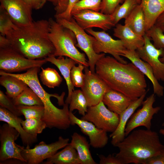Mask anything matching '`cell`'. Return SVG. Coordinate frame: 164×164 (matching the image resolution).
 Segmentation results:
<instances>
[{
  "label": "cell",
  "instance_id": "6da1fadb",
  "mask_svg": "<svg viewBox=\"0 0 164 164\" xmlns=\"http://www.w3.org/2000/svg\"><path fill=\"white\" fill-rule=\"evenodd\" d=\"M95 71L111 89L132 101L148 91L145 75L132 62L125 64L114 57L104 56L96 63Z\"/></svg>",
  "mask_w": 164,
  "mask_h": 164
},
{
  "label": "cell",
  "instance_id": "7a4b0ae2",
  "mask_svg": "<svg viewBox=\"0 0 164 164\" xmlns=\"http://www.w3.org/2000/svg\"><path fill=\"white\" fill-rule=\"evenodd\" d=\"M49 27L48 20L33 21L29 26H17L6 37L10 46L26 58L44 59L53 55L55 50L48 36Z\"/></svg>",
  "mask_w": 164,
  "mask_h": 164
},
{
  "label": "cell",
  "instance_id": "3957f363",
  "mask_svg": "<svg viewBox=\"0 0 164 164\" xmlns=\"http://www.w3.org/2000/svg\"><path fill=\"white\" fill-rule=\"evenodd\" d=\"M39 67H35L22 73L15 74L2 70L0 72L19 78L24 82L38 95L43 103L44 114L42 120L47 127L63 129L69 124L68 104L65 103V93L60 96L57 94H50L43 88L39 81L38 73Z\"/></svg>",
  "mask_w": 164,
  "mask_h": 164
},
{
  "label": "cell",
  "instance_id": "277c9868",
  "mask_svg": "<svg viewBox=\"0 0 164 164\" xmlns=\"http://www.w3.org/2000/svg\"><path fill=\"white\" fill-rule=\"evenodd\" d=\"M115 147L119 152L115 155L122 164H142L146 159L159 154L164 148L158 134L147 129L133 131Z\"/></svg>",
  "mask_w": 164,
  "mask_h": 164
},
{
  "label": "cell",
  "instance_id": "5b68a950",
  "mask_svg": "<svg viewBox=\"0 0 164 164\" xmlns=\"http://www.w3.org/2000/svg\"><path fill=\"white\" fill-rule=\"evenodd\" d=\"M48 21V36L55 49L53 56L67 57L73 59L77 64L88 67L85 54L80 52L76 48L77 40L74 32L52 18H50Z\"/></svg>",
  "mask_w": 164,
  "mask_h": 164
},
{
  "label": "cell",
  "instance_id": "8992f818",
  "mask_svg": "<svg viewBox=\"0 0 164 164\" xmlns=\"http://www.w3.org/2000/svg\"><path fill=\"white\" fill-rule=\"evenodd\" d=\"M56 21L64 27L72 30L74 33L77 40L76 47L83 51L88 59L89 69L93 72H95V65L101 58L105 56V53L97 54L94 51L93 47V36L87 34L73 18L70 20L56 18Z\"/></svg>",
  "mask_w": 164,
  "mask_h": 164
},
{
  "label": "cell",
  "instance_id": "52a82bcc",
  "mask_svg": "<svg viewBox=\"0 0 164 164\" xmlns=\"http://www.w3.org/2000/svg\"><path fill=\"white\" fill-rule=\"evenodd\" d=\"M47 62L45 58H27L10 46L0 48V69L6 72L20 71L35 67L40 68Z\"/></svg>",
  "mask_w": 164,
  "mask_h": 164
},
{
  "label": "cell",
  "instance_id": "ba28073f",
  "mask_svg": "<svg viewBox=\"0 0 164 164\" xmlns=\"http://www.w3.org/2000/svg\"><path fill=\"white\" fill-rule=\"evenodd\" d=\"M81 118L92 122L99 129L112 133L118 127L119 116L107 108L101 101L88 107L87 112Z\"/></svg>",
  "mask_w": 164,
  "mask_h": 164
},
{
  "label": "cell",
  "instance_id": "9c48e42d",
  "mask_svg": "<svg viewBox=\"0 0 164 164\" xmlns=\"http://www.w3.org/2000/svg\"><path fill=\"white\" fill-rule=\"evenodd\" d=\"M93 36V47L95 52L108 53L120 62L127 63V62L121 57L123 51L126 49L124 43L120 39H113L105 31H96L92 28L85 30Z\"/></svg>",
  "mask_w": 164,
  "mask_h": 164
},
{
  "label": "cell",
  "instance_id": "30bf717a",
  "mask_svg": "<svg viewBox=\"0 0 164 164\" xmlns=\"http://www.w3.org/2000/svg\"><path fill=\"white\" fill-rule=\"evenodd\" d=\"M69 139L59 137L57 141L49 144L41 141L32 149L23 146L21 154L26 163L38 164L51 157L69 143Z\"/></svg>",
  "mask_w": 164,
  "mask_h": 164
},
{
  "label": "cell",
  "instance_id": "8fae6325",
  "mask_svg": "<svg viewBox=\"0 0 164 164\" xmlns=\"http://www.w3.org/2000/svg\"><path fill=\"white\" fill-rule=\"evenodd\" d=\"M20 136L19 133L7 123L0 128V162L10 159H15L26 163L21 152L23 146L15 142Z\"/></svg>",
  "mask_w": 164,
  "mask_h": 164
},
{
  "label": "cell",
  "instance_id": "7c38bea8",
  "mask_svg": "<svg viewBox=\"0 0 164 164\" xmlns=\"http://www.w3.org/2000/svg\"><path fill=\"white\" fill-rule=\"evenodd\" d=\"M85 67V79L81 90L87 102L88 107L102 101L105 94L111 88L95 72Z\"/></svg>",
  "mask_w": 164,
  "mask_h": 164
},
{
  "label": "cell",
  "instance_id": "4fadbf2b",
  "mask_svg": "<svg viewBox=\"0 0 164 164\" xmlns=\"http://www.w3.org/2000/svg\"><path fill=\"white\" fill-rule=\"evenodd\" d=\"M155 100V96L153 94L143 101L142 108L132 114L127 124L125 129V137L138 127L142 126L147 129H151L153 116L160 110L159 107H153Z\"/></svg>",
  "mask_w": 164,
  "mask_h": 164
},
{
  "label": "cell",
  "instance_id": "5bb4252c",
  "mask_svg": "<svg viewBox=\"0 0 164 164\" xmlns=\"http://www.w3.org/2000/svg\"><path fill=\"white\" fill-rule=\"evenodd\" d=\"M143 37L144 45L136 52L141 59L151 67L156 79L158 80L164 81V63L159 60V57L164 54V49L156 48L146 34Z\"/></svg>",
  "mask_w": 164,
  "mask_h": 164
},
{
  "label": "cell",
  "instance_id": "9a60e30c",
  "mask_svg": "<svg viewBox=\"0 0 164 164\" xmlns=\"http://www.w3.org/2000/svg\"><path fill=\"white\" fill-rule=\"evenodd\" d=\"M77 24L83 29L97 27L106 31L115 26L111 15L89 9L84 10L72 15Z\"/></svg>",
  "mask_w": 164,
  "mask_h": 164
},
{
  "label": "cell",
  "instance_id": "2e32d148",
  "mask_svg": "<svg viewBox=\"0 0 164 164\" xmlns=\"http://www.w3.org/2000/svg\"><path fill=\"white\" fill-rule=\"evenodd\" d=\"M0 6L6 10L17 26H28L32 23V9L24 0H0Z\"/></svg>",
  "mask_w": 164,
  "mask_h": 164
},
{
  "label": "cell",
  "instance_id": "e0dca14e",
  "mask_svg": "<svg viewBox=\"0 0 164 164\" xmlns=\"http://www.w3.org/2000/svg\"><path fill=\"white\" fill-rule=\"evenodd\" d=\"M69 115L71 125H77L81 132L88 137L92 147L102 148L107 144L108 138L107 132L98 128L91 122L79 118L72 112L69 111Z\"/></svg>",
  "mask_w": 164,
  "mask_h": 164
},
{
  "label": "cell",
  "instance_id": "ac0fdd59",
  "mask_svg": "<svg viewBox=\"0 0 164 164\" xmlns=\"http://www.w3.org/2000/svg\"><path fill=\"white\" fill-rule=\"evenodd\" d=\"M121 56L129 59L144 75L151 81L153 87L154 94L159 97L163 96L164 87L161 85L155 78L151 67L146 62L143 60L138 56L136 51L125 49Z\"/></svg>",
  "mask_w": 164,
  "mask_h": 164
},
{
  "label": "cell",
  "instance_id": "d6986e66",
  "mask_svg": "<svg viewBox=\"0 0 164 164\" xmlns=\"http://www.w3.org/2000/svg\"><path fill=\"white\" fill-rule=\"evenodd\" d=\"M146 93L138 99L132 101L129 106L119 115V121L118 127L110 135V137L111 138V144L114 146L125 138V129L127 124L136 110L142 105Z\"/></svg>",
  "mask_w": 164,
  "mask_h": 164
},
{
  "label": "cell",
  "instance_id": "ffe728a7",
  "mask_svg": "<svg viewBox=\"0 0 164 164\" xmlns=\"http://www.w3.org/2000/svg\"><path fill=\"white\" fill-rule=\"evenodd\" d=\"M22 119L6 109L0 106V121L7 123L15 128L19 133L24 146L29 148L37 141V136L30 135L23 129L21 122Z\"/></svg>",
  "mask_w": 164,
  "mask_h": 164
},
{
  "label": "cell",
  "instance_id": "44dd1931",
  "mask_svg": "<svg viewBox=\"0 0 164 164\" xmlns=\"http://www.w3.org/2000/svg\"><path fill=\"white\" fill-rule=\"evenodd\" d=\"M113 32L114 36L124 43L127 50L136 51L144 45L143 37L138 35L125 25L117 23Z\"/></svg>",
  "mask_w": 164,
  "mask_h": 164
},
{
  "label": "cell",
  "instance_id": "7402d4cb",
  "mask_svg": "<svg viewBox=\"0 0 164 164\" xmlns=\"http://www.w3.org/2000/svg\"><path fill=\"white\" fill-rule=\"evenodd\" d=\"M47 62L51 63L59 69L65 80L68 90V94L65 103L69 104L71 96L74 90V86L70 80V72L73 67L77 64L73 59L67 57L59 56L57 58L52 55L45 58Z\"/></svg>",
  "mask_w": 164,
  "mask_h": 164
},
{
  "label": "cell",
  "instance_id": "603a6c76",
  "mask_svg": "<svg viewBox=\"0 0 164 164\" xmlns=\"http://www.w3.org/2000/svg\"><path fill=\"white\" fill-rule=\"evenodd\" d=\"M132 101L123 94L110 89L104 95L102 101L110 111L119 115Z\"/></svg>",
  "mask_w": 164,
  "mask_h": 164
},
{
  "label": "cell",
  "instance_id": "cb8c5ba5",
  "mask_svg": "<svg viewBox=\"0 0 164 164\" xmlns=\"http://www.w3.org/2000/svg\"><path fill=\"white\" fill-rule=\"evenodd\" d=\"M140 4L145 15L146 32L164 11V0H141Z\"/></svg>",
  "mask_w": 164,
  "mask_h": 164
},
{
  "label": "cell",
  "instance_id": "d4e9b609",
  "mask_svg": "<svg viewBox=\"0 0 164 164\" xmlns=\"http://www.w3.org/2000/svg\"><path fill=\"white\" fill-rule=\"evenodd\" d=\"M77 151L80 164H97L91 155L90 144L86 138L77 132L73 133L69 143Z\"/></svg>",
  "mask_w": 164,
  "mask_h": 164
},
{
  "label": "cell",
  "instance_id": "484cf974",
  "mask_svg": "<svg viewBox=\"0 0 164 164\" xmlns=\"http://www.w3.org/2000/svg\"><path fill=\"white\" fill-rule=\"evenodd\" d=\"M124 25L138 35L143 36L145 34V20L141 4H138L125 19Z\"/></svg>",
  "mask_w": 164,
  "mask_h": 164
},
{
  "label": "cell",
  "instance_id": "4316f807",
  "mask_svg": "<svg viewBox=\"0 0 164 164\" xmlns=\"http://www.w3.org/2000/svg\"><path fill=\"white\" fill-rule=\"evenodd\" d=\"M43 163L44 164H80L77 151L70 144Z\"/></svg>",
  "mask_w": 164,
  "mask_h": 164
},
{
  "label": "cell",
  "instance_id": "83f0119b",
  "mask_svg": "<svg viewBox=\"0 0 164 164\" xmlns=\"http://www.w3.org/2000/svg\"><path fill=\"white\" fill-rule=\"evenodd\" d=\"M0 84L5 88L6 95L11 99L16 97L28 87L19 78L0 72Z\"/></svg>",
  "mask_w": 164,
  "mask_h": 164
},
{
  "label": "cell",
  "instance_id": "f1b7e54d",
  "mask_svg": "<svg viewBox=\"0 0 164 164\" xmlns=\"http://www.w3.org/2000/svg\"><path fill=\"white\" fill-rule=\"evenodd\" d=\"M69 107L70 112L77 110L79 114L84 115L88 107L87 99L81 90H74L72 93Z\"/></svg>",
  "mask_w": 164,
  "mask_h": 164
},
{
  "label": "cell",
  "instance_id": "f546056e",
  "mask_svg": "<svg viewBox=\"0 0 164 164\" xmlns=\"http://www.w3.org/2000/svg\"><path fill=\"white\" fill-rule=\"evenodd\" d=\"M11 99L16 106L19 105H43V103L39 97L28 86L17 97Z\"/></svg>",
  "mask_w": 164,
  "mask_h": 164
},
{
  "label": "cell",
  "instance_id": "4dcf8cb0",
  "mask_svg": "<svg viewBox=\"0 0 164 164\" xmlns=\"http://www.w3.org/2000/svg\"><path fill=\"white\" fill-rule=\"evenodd\" d=\"M41 68L39 76L43 84L53 88L60 85L63 79L55 69L50 67L44 69L41 67Z\"/></svg>",
  "mask_w": 164,
  "mask_h": 164
},
{
  "label": "cell",
  "instance_id": "1f68e13d",
  "mask_svg": "<svg viewBox=\"0 0 164 164\" xmlns=\"http://www.w3.org/2000/svg\"><path fill=\"white\" fill-rule=\"evenodd\" d=\"M139 3L137 0H125L116 8L111 14L113 21L116 25L123 19H125Z\"/></svg>",
  "mask_w": 164,
  "mask_h": 164
},
{
  "label": "cell",
  "instance_id": "d6a6232c",
  "mask_svg": "<svg viewBox=\"0 0 164 164\" xmlns=\"http://www.w3.org/2000/svg\"><path fill=\"white\" fill-rule=\"evenodd\" d=\"M21 125L24 130L31 135L37 136L47 127L46 123L41 119L31 118L22 120Z\"/></svg>",
  "mask_w": 164,
  "mask_h": 164
},
{
  "label": "cell",
  "instance_id": "836d02e7",
  "mask_svg": "<svg viewBox=\"0 0 164 164\" xmlns=\"http://www.w3.org/2000/svg\"><path fill=\"white\" fill-rule=\"evenodd\" d=\"M16 106L25 119L34 118L42 119L44 116V108L43 105H19Z\"/></svg>",
  "mask_w": 164,
  "mask_h": 164
},
{
  "label": "cell",
  "instance_id": "e575fe53",
  "mask_svg": "<svg viewBox=\"0 0 164 164\" xmlns=\"http://www.w3.org/2000/svg\"><path fill=\"white\" fill-rule=\"evenodd\" d=\"M17 26L13 22L6 10L0 6V35L6 36Z\"/></svg>",
  "mask_w": 164,
  "mask_h": 164
},
{
  "label": "cell",
  "instance_id": "d590c367",
  "mask_svg": "<svg viewBox=\"0 0 164 164\" xmlns=\"http://www.w3.org/2000/svg\"><path fill=\"white\" fill-rule=\"evenodd\" d=\"M102 0H80L74 5L71 11V15L80 11L89 9L99 12Z\"/></svg>",
  "mask_w": 164,
  "mask_h": 164
},
{
  "label": "cell",
  "instance_id": "8d00e7d4",
  "mask_svg": "<svg viewBox=\"0 0 164 164\" xmlns=\"http://www.w3.org/2000/svg\"><path fill=\"white\" fill-rule=\"evenodd\" d=\"M145 34L152 40L153 44L156 48L164 49V34L160 29L154 25Z\"/></svg>",
  "mask_w": 164,
  "mask_h": 164
},
{
  "label": "cell",
  "instance_id": "74e56055",
  "mask_svg": "<svg viewBox=\"0 0 164 164\" xmlns=\"http://www.w3.org/2000/svg\"><path fill=\"white\" fill-rule=\"evenodd\" d=\"M77 66L74 65L70 72V80L73 86L81 88L83 86L85 79V74L83 72L85 66L79 64Z\"/></svg>",
  "mask_w": 164,
  "mask_h": 164
},
{
  "label": "cell",
  "instance_id": "f35d334b",
  "mask_svg": "<svg viewBox=\"0 0 164 164\" xmlns=\"http://www.w3.org/2000/svg\"><path fill=\"white\" fill-rule=\"evenodd\" d=\"M0 106L6 109L17 116L20 117L22 115L12 99L5 94L1 90H0Z\"/></svg>",
  "mask_w": 164,
  "mask_h": 164
},
{
  "label": "cell",
  "instance_id": "ab89813d",
  "mask_svg": "<svg viewBox=\"0 0 164 164\" xmlns=\"http://www.w3.org/2000/svg\"><path fill=\"white\" fill-rule=\"evenodd\" d=\"M125 0H102L100 12L103 14L111 15L116 8L122 4Z\"/></svg>",
  "mask_w": 164,
  "mask_h": 164
},
{
  "label": "cell",
  "instance_id": "60d3db41",
  "mask_svg": "<svg viewBox=\"0 0 164 164\" xmlns=\"http://www.w3.org/2000/svg\"><path fill=\"white\" fill-rule=\"evenodd\" d=\"M80 0H69L67 9L63 12L57 15H55L56 18L63 19L67 20H70L72 18L71 13L75 4Z\"/></svg>",
  "mask_w": 164,
  "mask_h": 164
},
{
  "label": "cell",
  "instance_id": "b9f144b4",
  "mask_svg": "<svg viewBox=\"0 0 164 164\" xmlns=\"http://www.w3.org/2000/svg\"><path fill=\"white\" fill-rule=\"evenodd\" d=\"M53 3L55 6L56 11L55 15L60 14L64 12L67 9L69 0H46Z\"/></svg>",
  "mask_w": 164,
  "mask_h": 164
},
{
  "label": "cell",
  "instance_id": "7bdbcfd3",
  "mask_svg": "<svg viewBox=\"0 0 164 164\" xmlns=\"http://www.w3.org/2000/svg\"><path fill=\"white\" fill-rule=\"evenodd\" d=\"M98 156L100 164H122L121 161L113 154H109L106 157L102 154Z\"/></svg>",
  "mask_w": 164,
  "mask_h": 164
},
{
  "label": "cell",
  "instance_id": "ee69618b",
  "mask_svg": "<svg viewBox=\"0 0 164 164\" xmlns=\"http://www.w3.org/2000/svg\"><path fill=\"white\" fill-rule=\"evenodd\" d=\"M142 164H164V148L159 154L146 159Z\"/></svg>",
  "mask_w": 164,
  "mask_h": 164
},
{
  "label": "cell",
  "instance_id": "f6af8a7d",
  "mask_svg": "<svg viewBox=\"0 0 164 164\" xmlns=\"http://www.w3.org/2000/svg\"><path fill=\"white\" fill-rule=\"evenodd\" d=\"M32 9L38 10L42 8L45 4L46 0H24Z\"/></svg>",
  "mask_w": 164,
  "mask_h": 164
},
{
  "label": "cell",
  "instance_id": "bcb514c9",
  "mask_svg": "<svg viewBox=\"0 0 164 164\" xmlns=\"http://www.w3.org/2000/svg\"><path fill=\"white\" fill-rule=\"evenodd\" d=\"M154 25L164 32V11L157 18Z\"/></svg>",
  "mask_w": 164,
  "mask_h": 164
},
{
  "label": "cell",
  "instance_id": "7dc6e473",
  "mask_svg": "<svg viewBox=\"0 0 164 164\" xmlns=\"http://www.w3.org/2000/svg\"><path fill=\"white\" fill-rule=\"evenodd\" d=\"M10 46L9 39L5 36L0 35V48H3Z\"/></svg>",
  "mask_w": 164,
  "mask_h": 164
},
{
  "label": "cell",
  "instance_id": "c3c4849f",
  "mask_svg": "<svg viewBox=\"0 0 164 164\" xmlns=\"http://www.w3.org/2000/svg\"><path fill=\"white\" fill-rule=\"evenodd\" d=\"M159 133L163 135H164V128L161 129L159 131Z\"/></svg>",
  "mask_w": 164,
  "mask_h": 164
},
{
  "label": "cell",
  "instance_id": "681fc988",
  "mask_svg": "<svg viewBox=\"0 0 164 164\" xmlns=\"http://www.w3.org/2000/svg\"><path fill=\"white\" fill-rule=\"evenodd\" d=\"M159 60L161 62L164 63V54L160 58H159Z\"/></svg>",
  "mask_w": 164,
  "mask_h": 164
},
{
  "label": "cell",
  "instance_id": "f907efd6",
  "mask_svg": "<svg viewBox=\"0 0 164 164\" xmlns=\"http://www.w3.org/2000/svg\"><path fill=\"white\" fill-rule=\"evenodd\" d=\"M139 3V4H140V2H141V0H137Z\"/></svg>",
  "mask_w": 164,
  "mask_h": 164
},
{
  "label": "cell",
  "instance_id": "816d5d0a",
  "mask_svg": "<svg viewBox=\"0 0 164 164\" xmlns=\"http://www.w3.org/2000/svg\"><path fill=\"white\" fill-rule=\"evenodd\" d=\"M162 126L164 127V122L162 124Z\"/></svg>",
  "mask_w": 164,
  "mask_h": 164
}]
</instances>
